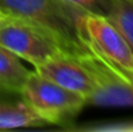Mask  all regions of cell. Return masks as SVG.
I'll return each mask as SVG.
<instances>
[{"instance_id":"1","label":"cell","mask_w":133,"mask_h":132,"mask_svg":"<svg viewBox=\"0 0 133 132\" xmlns=\"http://www.w3.org/2000/svg\"><path fill=\"white\" fill-rule=\"evenodd\" d=\"M0 9L42 29L69 56L78 57L88 52L82 30L84 10L65 0H0Z\"/></svg>"},{"instance_id":"2","label":"cell","mask_w":133,"mask_h":132,"mask_svg":"<svg viewBox=\"0 0 133 132\" xmlns=\"http://www.w3.org/2000/svg\"><path fill=\"white\" fill-rule=\"evenodd\" d=\"M19 98L45 124L57 126H70L82 109L88 105L84 96L46 79L36 71L29 73L21 88Z\"/></svg>"},{"instance_id":"3","label":"cell","mask_w":133,"mask_h":132,"mask_svg":"<svg viewBox=\"0 0 133 132\" xmlns=\"http://www.w3.org/2000/svg\"><path fill=\"white\" fill-rule=\"evenodd\" d=\"M85 40L89 45L88 52L75 58L87 69L94 84L88 104L97 106H133V77L103 57L87 38Z\"/></svg>"},{"instance_id":"4","label":"cell","mask_w":133,"mask_h":132,"mask_svg":"<svg viewBox=\"0 0 133 132\" xmlns=\"http://www.w3.org/2000/svg\"><path fill=\"white\" fill-rule=\"evenodd\" d=\"M0 47L27 61L32 67L63 53L57 40L49 34L25 20L8 14L0 23Z\"/></svg>"},{"instance_id":"5","label":"cell","mask_w":133,"mask_h":132,"mask_svg":"<svg viewBox=\"0 0 133 132\" xmlns=\"http://www.w3.org/2000/svg\"><path fill=\"white\" fill-rule=\"evenodd\" d=\"M82 29L89 43L103 57L133 77V51L122 33L106 16L84 12L82 16Z\"/></svg>"},{"instance_id":"6","label":"cell","mask_w":133,"mask_h":132,"mask_svg":"<svg viewBox=\"0 0 133 132\" xmlns=\"http://www.w3.org/2000/svg\"><path fill=\"white\" fill-rule=\"evenodd\" d=\"M34 71L62 87L84 96L87 102L94 88L93 80L82 62L74 56L66 53H59L46 60L34 67Z\"/></svg>"},{"instance_id":"7","label":"cell","mask_w":133,"mask_h":132,"mask_svg":"<svg viewBox=\"0 0 133 132\" xmlns=\"http://www.w3.org/2000/svg\"><path fill=\"white\" fill-rule=\"evenodd\" d=\"M30 70H27L21 58L0 47V93L18 96Z\"/></svg>"},{"instance_id":"8","label":"cell","mask_w":133,"mask_h":132,"mask_svg":"<svg viewBox=\"0 0 133 132\" xmlns=\"http://www.w3.org/2000/svg\"><path fill=\"white\" fill-rule=\"evenodd\" d=\"M44 121L22 100L1 101L0 100V131L23 127L44 126Z\"/></svg>"},{"instance_id":"9","label":"cell","mask_w":133,"mask_h":132,"mask_svg":"<svg viewBox=\"0 0 133 132\" xmlns=\"http://www.w3.org/2000/svg\"><path fill=\"white\" fill-rule=\"evenodd\" d=\"M106 17L122 33L133 51V0H109Z\"/></svg>"},{"instance_id":"10","label":"cell","mask_w":133,"mask_h":132,"mask_svg":"<svg viewBox=\"0 0 133 132\" xmlns=\"http://www.w3.org/2000/svg\"><path fill=\"white\" fill-rule=\"evenodd\" d=\"M65 1L88 13H96L102 16H107L109 13V0H65Z\"/></svg>"},{"instance_id":"11","label":"cell","mask_w":133,"mask_h":132,"mask_svg":"<svg viewBox=\"0 0 133 132\" xmlns=\"http://www.w3.org/2000/svg\"><path fill=\"white\" fill-rule=\"evenodd\" d=\"M5 16H6V14H5V13H4V12H3V10L0 9V23L3 22V20L5 18Z\"/></svg>"},{"instance_id":"12","label":"cell","mask_w":133,"mask_h":132,"mask_svg":"<svg viewBox=\"0 0 133 132\" xmlns=\"http://www.w3.org/2000/svg\"><path fill=\"white\" fill-rule=\"evenodd\" d=\"M0 96H1V93H0Z\"/></svg>"}]
</instances>
